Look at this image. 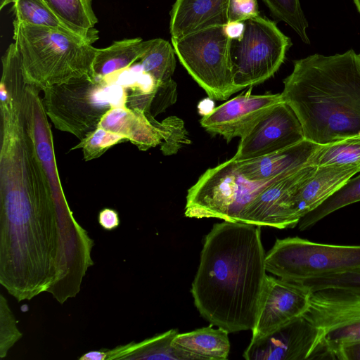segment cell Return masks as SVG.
Segmentation results:
<instances>
[{"label": "cell", "instance_id": "cell-1", "mask_svg": "<svg viewBox=\"0 0 360 360\" xmlns=\"http://www.w3.org/2000/svg\"><path fill=\"white\" fill-rule=\"evenodd\" d=\"M265 259L260 226L214 224L191 290L200 316L229 333L252 330L267 276Z\"/></svg>", "mask_w": 360, "mask_h": 360}, {"label": "cell", "instance_id": "cell-2", "mask_svg": "<svg viewBox=\"0 0 360 360\" xmlns=\"http://www.w3.org/2000/svg\"><path fill=\"white\" fill-rule=\"evenodd\" d=\"M281 93L304 139L319 145L360 134V55L349 49L293 61Z\"/></svg>", "mask_w": 360, "mask_h": 360}, {"label": "cell", "instance_id": "cell-3", "mask_svg": "<svg viewBox=\"0 0 360 360\" xmlns=\"http://www.w3.org/2000/svg\"><path fill=\"white\" fill-rule=\"evenodd\" d=\"M13 27L26 84L43 91L74 79H95L92 64L97 48L88 40L15 19Z\"/></svg>", "mask_w": 360, "mask_h": 360}, {"label": "cell", "instance_id": "cell-4", "mask_svg": "<svg viewBox=\"0 0 360 360\" xmlns=\"http://www.w3.org/2000/svg\"><path fill=\"white\" fill-rule=\"evenodd\" d=\"M45 112L55 128L79 141L98 127L112 108L126 105L124 88L107 79L84 77L42 91Z\"/></svg>", "mask_w": 360, "mask_h": 360}, {"label": "cell", "instance_id": "cell-5", "mask_svg": "<svg viewBox=\"0 0 360 360\" xmlns=\"http://www.w3.org/2000/svg\"><path fill=\"white\" fill-rule=\"evenodd\" d=\"M282 177L262 181L249 180L232 158L207 169L188 188L184 214L189 218L239 221L242 212L259 193Z\"/></svg>", "mask_w": 360, "mask_h": 360}, {"label": "cell", "instance_id": "cell-6", "mask_svg": "<svg viewBox=\"0 0 360 360\" xmlns=\"http://www.w3.org/2000/svg\"><path fill=\"white\" fill-rule=\"evenodd\" d=\"M265 263L267 272L297 282L360 268V245L320 243L299 237L276 239Z\"/></svg>", "mask_w": 360, "mask_h": 360}, {"label": "cell", "instance_id": "cell-7", "mask_svg": "<svg viewBox=\"0 0 360 360\" xmlns=\"http://www.w3.org/2000/svg\"><path fill=\"white\" fill-rule=\"evenodd\" d=\"M230 43L223 26L172 39L181 64L207 96L217 101L226 100L238 91L233 82Z\"/></svg>", "mask_w": 360, "mask_h": 360}, {"label": "cell", "instance_id": "cell-8", "mask_svg": "<svg viewBox=\"0 0 360 360\" xmlns=\"http://www.w3.org/2000/svg\"><path fill=\"white\" fill-rule=\"evenodd\" d=\"M244 22L243 37L230 43L233 82L238 91L271 77L292 46L275 22L259 15Z\"/></svg>", "mask_w": 360, "mask_h": 360}, {"label": "cell", "instance_id": "cell-9", "mask_svg": "<svg viewBox=\"0 0 360 360\" xmlns=\"http://www.w3.org/2000/svg\"><path fill=\"white\" fill-rule=\"evenodd\" d=\"M303 316L321 331L314 359H336L343 347L360 342V296L332 289L313 292Z\"/></svg>", "mask_w": 360, "mask_h": 360}, {"label": "cell", "instance_id": "cell-10", "mask_svg": "<svg viewBox=\"0 0 360 360\" xmlns=\"http://www.w3.org/2000/svg\"><path fill=\"white\" fill-rule=\"evenodd\" d=\"M98 127L124 136L140 150L160 146L165 155H174L184 145L191 143L181 118L172 115L159 122L152 115L127 105L110 109Z\"/></svg>", "mask_w": 360, "mask_h": 360}, {"label": "cell", "instance_id": "cell-11", "mask_svg": "<svg viewBox=\"0 0 360 360\" xmlns=\"http://www.w3.org/2000/svg\"><path fill=\"white\" fill-rule=\"evenodd\" d=\"M316 168L308 164L269 184L242 212L239 221L280 229L295 227L301 217L294 207L293 197Z\"/></svg>", "mask_w": 360, "mask_h": 360}, {"label": "cell", "instance_id": "cell-12", "mask_svg": "<svg viewBox=\"0 0 360 360\" xmlns=\"http://www.w3.org/2000/svg\"><path fill=\"white\" fill-rule=\"evenodd\" d=\"M304 139L299 119L291 107L283 101L263 115L240 138L233 158L237 161L259 158L293 146Z\"/></svg>", "mask_w": 360, "mask_h": 360}, {"label": "cell", "instance_id": "cell-13", "mask_svg": "<svg viewBox=\"0 0 360 360\" xmlns=\"http://www.w3.org/2000/svg\"><path fill=\"white\" fill-rule=\"evenodd\" d=\"M321 341L319 329L302 316L251 340L243 357L248 360L314 359Z\"/></svg>", "mask_w": 360, "mask_h": 360}, {"label": "cell", "instance_id": "cell-14", "mask_svg": "<svg viewBox=\"0 0 360 360\" xmlns=\"http://www.w3.org/2000/svg\"><path fill=\"white\" fill-rule=\"evenodd\" d=\"M311 294L297 283L267 276L251 340L302 316L309 308Z\"/></svg>", "mask_w": 360, "mask_h": 360}, {"label": "cell", "instance_id": "cell-15", "mask_svg": "<svg viewBox=\"0 0 360 360\" xmlns=\"http://www.w3.org/2000/svg\"><path fill=\"white\" fill-rule=\"evenodd\" d=\"M283 101L281 94L252 95L250 89L211 110L200 123L208 133L230 142L245 136L263 115Z\"/></svg>", "mask_w": 360, "mask_h": 360}, {"label": "cell", "instance_id": "cell-16", "mask_svg": "<svg viewBox=\"0 0 360 360\" xmlns=\"http://www.w3.org/2000/svg\"><path fill=\"white\" fill-rule=\"evenodd\" d=\"M320 145L308 140L259 158L237 161L241 174L248 179L262 181L291 174L309 164Z\"/></svg>", "mask_w": 360, "mask_h": 360}, {"label": "cell", "instance_id": "cell-17", "mask_svg": "<svg viewBox=\"0 0 360 360\" xmlns=\"http://www.w3.org/2000/svg\"><path fill=\"white\" fill-rule=\"evenodd\" d=\"M229 0H176L170 11L172 39L229 22Z\"/></svg>", "mask_w": 360, "mask_h": 360}, {"label": "cell", "instance_id": "cell-18", "mask_svg": "<svg viewBox=\"0 0 360 360\" xmlns=\"http://www.w3.org/2000/svg\"><path fill=\"white\" fill-rule=\"evenodd\" d=\"M360 172V165H323L293 197L294 207L301 219L340 188L350 178Z\"/></svg>", "mask_w": 360, "mask_h": 360}, {"label": "cell", "instance_id": "cell-19", "mask_svg": "<svg viewBox=\"0 0 360 360\" xmlns=\"http://www.w3.org/2000/svg\"><path fill=\"white\" fill-rule=\"evenodd\" d=\"M177 329H170L140 342H130L112 349H103L105 359L194 360L195 358L174 347L172 340Z\"/></svg>", "mask_w": 360, "mask_h": 360}, {"label": "cell", "instance_id": "cell-20", "mask_svg": "<svg viewBox=\"0 0 360 360\" xmlns=\"http://www.w3.org/2000/svg\"><path fill=\"white\" fill-rule=\"evenodd\" d=\"M152 39L140 37L115 41L110 46L97 49L92 64L95 79H106L116 72L124 70L140 60L150 46Z\"/></svg>", "mask_w": 360, "mask_h": 360}, {"label": "cell", "instance_id": "cell-21", "mask_svg": "<svg viewBox=\"0 0 360 360\" xmlns=\"http://www.w3.org/2000/svg\"><path fill=\"white\" fill-rule=\"evenodd\" d=\"M172 345L189 353L195 359L225 360L230 351L229 332L219 327L214 329L212 324L188 333H178L172 340Z\"/></svg>", "mask_w": 360, "mask_h": 360}, {"label": "cell", "instance_id": "cell-22", "mask_svg": "<svg viewBox=\"0 0 360 360\" xmlns=\"http://www.w3.org/2000/svg\"><path fill=\"white\" fill-rule=\"evenodd\" d=\"M66 25L94 44L98 39L93 0H43Z\"/></svg>", "mask_w": 360, "mask_h": 360}, {"label": "cell", "instance_id": "cell-23", "mask_svg": "<svg viewBox=\"0 0 360 360\" xmlns=\"http://www.w3.org/2000/svg\"><path fill=\"white\" fill-rule=\"evenodd\" d=\"M174 49L167 41L153 39L148 50L140 58L143 73L150 76L157 83L172 79L176 67Z\"/></svg>", "mask_w": 360, "mask_h": 360}, {"label": "cell", "instance_id": "cell-24", "mask_svg": "<svg viewBox=\"0 0 360 360\" xmlns=\"http://www.w3.org/2000/svg\"><path fill=\"white\" fill-rule=\"evenodd\" d=\"M360 201V174L350 178L340 188L316 209L304 215L298 223L300 231L311 229L335 211Z\"/></svg>", "mask_w": 360, "mask_h": 360}, {"label": "cell", "instance_id": "cell-25", "mask_svg": "<svg viewBox=\"0 0 360 360\" xmlns=\"http://www.w3.org/2000/svg\"><path fill=\"white\" fill-rule=\"evenodd\" d=\"M309 164L316 167L360 165V134L320 145Z\"/></svg>", "mask_w": 360, "mask_h": 360}, {"label": "cell", "instance_id": "cell-26", "mask_svg": "<svg viewBox=\"0 0 360 360\" xmlns=\"http://www.w3.org/2000/svg\"><path fill=\"white\" fill-rule=\"evenodd\" d=\"M13 4L15 19L20 22L60 30L84 39L63 22L43 0H15Z\"/></svg>", "mask_w": 360, "mask_h": 360}, {"label": "cell", "instance_id": "cell-27", "mask_svg": "<svg viewBox=\"0 0 360 360\" xmlns=\"http://www.w3.org/2000/svg\"><path fill=\"white\" fill-rule=\"evenodd\" d=\"M271 15L290 26L306 44H310L308 21L300 0H263Z\"/></svg>", "mask_w": 360, "mask_h": 360}, {"label": "cell", "instance_id": "cell-28", "mask_svg": "<svg viewBox=\"0 0 360 360\" xmlns=\"http://www.w3.org/2000/svg\"><path fill=\"white\" fill-rule=\"evenodd\" d=\"M295 283L311 292L332 289L360 296V268L309 278Z\"/></svg>", "mask_w": 360, "mask_h": 360}, {"label": "cell", "instance_id": "cell-29", "mask_svg": "<svg viewBox=\"0 0 360 360\" xmlns=\"http://www.w3.org/2000/svg\"><path fill=\"white\" fill-rule=\"evenodd\" d=\"M123 141H127L124 136L98 127L72 149H82L84 159L89 161L99 158L112 146Z\"/></svg>", "mask_w": 360, "mask_h": 360}, {"label": "cell", "instance_id": "cell-30", "mask_svg": "<svg viewBox=\"0 0 360 360\" xmlns=\"http://www.w3.org/2000/svg\"><path fill=\"white\" fill-rule=\"evenodd\" d=\"M17 321L7 300L0 295V357L7 356L9 349L22 338Z\"/></svg>", "mask_w": 360, "mask_h": 360}, {"label": "cell", "instance_id": "cell-31", "mask_svg": "<svg viewBox=\"0 0 360 360\" xmlns=\"http://www.w3.org/2000/svg\"><path fill=\"white\" fill-rule=\"evenodd\" d=\"M259 15L257 0H229V22L245 21Z\"/></svg>", "mask_w": 360, "mask_h": 360}, {"label": "cell", "instance_id": "cell-32", "mask_svg": "<svg viewBox=\"0 0 360 360\" xmlns=\"http://www.w3.org/2000/svg\"><path fill=\"white\" fill-rule=\"evenodd\" d=\"M101 226L107 231H112L120 225L117 212L113 209L104 208L100 211L98 217Z\"/></svg>", "mask_w": 360, "mask_h": 360}, {"label": "cell", "instance_id": "cell-33", "mask_svg": "<svg viewBox=\"0 0 360 360\" xmlns=\"http://www.w3.org/2000/svg\"><path fill=\"white\" fill-rule=\"evenodd\" d=\"M225 34L231 40L239 39L243 37L245 30L244 21L228 22L223 26Z\"/></svg>", "mask_w": 360, "mask_h": 360}, {"label": "cell", "instance_id": "cell-34", "mask_svg": "<svg viewBox=\"0 0 360 360\" xmlns=\"http://www.w3.org/2000/svg\"><path fill=\"white\" fill-rule=\"evenodd\" d=\"M336 359L360 360V342L343 347L338 354Z\"/></svg>", "mask_w": 360, "mask_h": 360}, {"label": "cell", "instance_id": "cell-35", "mask_svg": "<svg viewBox=\"0 0 360 360\" xmlns=\"http://www.w3.org/2000/svg\"><path fill=\"white\" fill-rule=\"evenodd\" d=\"M15 0H0V10H2L6 6L13 4Z\"/></svg>", "mask_w": 360, "mask_h": 360}, {"label": "cell", "instance_id": "cell-36", "mask_svg": "<svg viewBox=\"0 0 360 360\" xmlns=\"http://www.w3.org/2000/svg\"><path fill=\"white\" fill-rule=\"evenodd\" d=\"M353 1L359 13L360 14V0H353Z\"/></svg>", "mask_w": 360, "mask_h": 360}, {"label": "cell", "instance_id": "cell-37", "mask_svg": "<svg viewBox=\"0 0 360 360\" xmlns=\"http://www.w3.org/2000/svg\"><path fill=\"white\" fill-rule=\"evenodd\" d=\"M359 55H360V53H359Z\"/></svg>", "mask_w": 360, "mask_h": 360}]
</instances>
